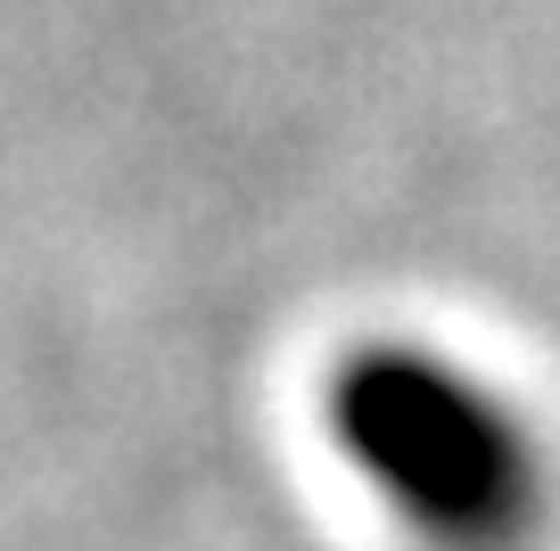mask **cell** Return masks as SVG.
Returning <instances> with one entry per match:
<instances>
[{
    "mask_svg": "<svg viewBox=\"0 0 560 551\" xmlns=\"http://www.w3.org/2000/svg\"><path fill=\"white\" fill-rule=\"evenodd\" d=\"M338 445L429 535H503L527 502V445L511 412L429 354L347 362Z\"/></svg>",
    "mask_w": 560,
    "mask_h": 551,
    "instance_id": "obj_1",
    "label": "cell"
}]
</instances>
